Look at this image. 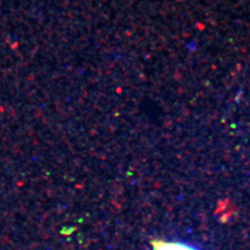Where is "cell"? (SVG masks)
<instances>
[{
  "mask_svg": "<svg viewBox=\"0 0 250 250\" xmlns=\"http://www.w3.org/2000/svg\"><path fill=\"white\" fill-rule=\"evenodd\" d=\"M151 245L153 250H197L191 246L177 242L152 240Z\"/></svg>",
  "mask_w": 250,
  "mask_h": 250,
  "instance_id": "6da1fadb",
  "label": "cell"
}]
</instances>
